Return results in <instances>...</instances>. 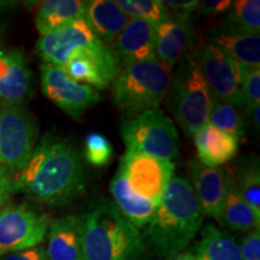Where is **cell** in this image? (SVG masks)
<instances>
[{"label":"cell","instance_id":"6da1fadb","mask_svg":"<svg viewBox=\"0 0 260 260\" xmlns=\"http://www.w3.org/2000/svg\"><path fill=\"white\" fill-rule=\"evenodd\" d=\"M14 182L15 190L24 191L41 203L68 204L84 189L82 159L69 140L45 136Z\"/></svg>","mask_w":260,"mask_h":260},{"label":"cell","instance_id":"7a4b0ae2","mask_svg":"<svg viewBox=\"0 0 260 260\" xmlns=\"http://www.w3.org/2000/svg\"><path fill=\"white\" fill-rule=\"evenodd\" d=\"M204 214L193 187L183 177H172L159 201L145 237L159 258H172L184 252L199 233Z\"/></svg>","mask_w":260,"mask_h":260},{"label":"cell","instance_id":"3957f363","mask_svg":"<svg viewBox=\"0 0 260 260\" xmlns=\"http://www.w3.org/2000/svg\"><path fill=\"white\" fill-rule=\"evenodd\" d=\"M86 260H140L144 236L115 204L103 200L82 216Z\"/></svg>","mask_w":260,"mask_h":260},{"label":"cell","instance_id":"277c9868","mask_svg":"<svg viewBox=\"0 0 260 260\" xmlns=\"http://www.w3.org/2000/svg\"><path fill=\"white\" fill-rule=\"evenodd\" d=\"M172 73L157 58L122 68L112 84L116 106L126 116L158 110L168 96Z\"/></svg>","mask_w":260,"mask_h":260},{"label":"cell","instance_id":"5b68a950","mask_svg":"<svg viewBox=\"0 0 260 260\" xmlns=\"http://www.w3.org/2000/svg\"><path fill=\"white\" fill-rule=\"evenodd\" d=\"M180 63L168 93L169 106L186 135H194L209 121L212 93L194 56L186 54Z\"/></svg>","mask_w":260,"mask_h":260},{"label":"cell","instance_id":"8992f818","mask_svg":"<svg viewBox=\"0 0 260 260\" xmlns=\"http://www.w3.org/2000/svg\"><path fill=\"white\" fill-rule=\"evenodd\" d=\"M126 149L170 160L180 154V136L175 123L161 110L132 117L121 126Z\"/></svg>","mask_w":260,"mask_h":260},{"label":"cell","instance_id":"52a82bcc","mask_svg":"<svg viewBox=\"0 0 260 260\" xmlns=\"http://www.w3.org/2000/svg\"><path fill=\"white\" fill-rule=\"evenodd\" d=\"M34 117L23 104L0 106V167L19 171L31 157L37 141Z\"/></svg>","mask_w":260,"mask_h":260},{"label":"cell","instance_id":"ba28073f","mask_svg":"<svg viewBox=\"0 0 260 260\" xmlns=\"http://www.w3.org/2000/svg\"><path fill=\"white\" fill-rule=\"evenodd\" d=\"M48 214L27 205L14 204L0 209V256L40 246L46 239Z\"/></svg>","mask_w":260,"mask_h":260},{"label":"cell","instance_id":"9c48e42d","mask_svg":"<svg viewBox=\"0 0 260 260\" xmlns=\"http://www.w3.org/2000/svg\"><path fill=\"white\" fill-rule=\"evenodd\" d=\"M213 96L239 107L243 113V65L206 42L195 57Z\"/></svg>","mask_w":260,"mask_h":260},{"label":"cell","instance_id":"30bf717a","mask_svg":"<svg viewBox=\"0 0 260 260\" xmlns=\"http://www.w3.org/2000/svg\"><path fill=\"white\" fill-rule=\"evenodd\" d=\"M119 171L135 193L158 205L169 182L174 177L175 164L170 160L126 149Z\"/></svg>","mask_w":260,"mask_h":260},{"label":"cell","instance_id":"8fae6325","mask_svg":"<svg viewBox=\"0 0 260 260\" xmlns=\"http://www.w3.org/2000/svg\"><path fill=\"white\" fill-rule=\"evenodd\" d=\"M40 71L42 93L73 118L80 119L99 102L96 89L71 80L63 68L42 64Z\"/></svg>","mask_w":260,"mask_h":260},{"label":"cell","instance_id":"7c38bea8","mask_svg":"<svg viewBox=\"0 0 260 260\" xmlns=\"http://www.w3.org/2000/svg\"><path fill=\"white\" fill-rule=\"evenodd\" d=\"M63 69L71 80L103 90L113 82L122 65L111 46L103 44L74 52Z\"/></svg>","mask_w":260,"mask_h":260},{"label":"cell","instance_id":"4fadbf2b","mask_svg":"<svg viewBox=\"0 0 260 260\" xmlns=\"http://www.w3.org/2000/svg\"><path fill=\"white\" fill-rule=\"evenodd\" d=\"M103 44L86 21L80 18L56 31L40 35L37 42V52L44 64L64 68L74 52Z\"/></svg>","mask_w":260,"mask_h":260},{"label":"cell","instance_id":"5bb4252c","mask_svg":"<svg viewBox=\"0 0 260 260\" xmlns=\"http://www.w3.org/2000/svg\"><path fill=\"white\" fill-rule=\"evenodd\" d=\"M189 169L193 190L204 216L219 220L226 197V174L222 168H210L191 159Z\"/></svg>","mask_w":260,"mask_h":260},{"label":"cell","instance_id":"9a60e30c","mask_svg":"<svg viewBox=\"0 0 260 260\" xmlns=\"http://www.w3.org/2000/svg\"><path fill=\"white\" fill-rule=\"evenodd\" d=\"M193 37L189 16H171L155 25V58L171 70L187 54Z\"/></svg>","mask_w":260,"mask_h":260},{"label":"cell","instance_id":"2e32d148","mask_svg":"<svg viewBox=\"0 0 260 260\" xmlns=\"http://www.w3.org/2000/svg\"><path fill=\"white\" fill-rule=\"evenodd\" d=\"M155 25L144 19L130 18L111 47L122 68L155 59Z\"/></svg>","mask_w":260,"mask_h":260},{"label":"cell","instance_id":"e0dca14e","mask_svg":"<svg viewBox=\"0 0 260 260\" xmlns=\"http://www.w3.org/2000/svg\"><path fill=\"white\" fill-rule=\"evenodd\" d=\"M32 76L23 53L0 50V102L23 104L31 93Z\"/></svg>","mask_w":260,"mask_h":260},{"label":"cell","instance_id":"ac0fdd59","mask_svg":"<svg viewBox=\"0 0 260 260\" xmlns=\"http://www.w3.org/2000/svg\"><path fill=\"white\" fill-rule=\"evenodd\" d=\"M45 247L48 260H86L83 253L82 216L52 220Z\"/></svg>","mask_w":260,"mask_h":260},{"label":"cell","instance_id":"d6986e66","mask_svg":"<svg viewBox=\"0 0 260 260\" xmlns=\"http://www.w3.org/2000/svg\"><path fill=\"white\" fill-rule=\"evenodd\" d=\"M210 44L236 63L248 68H260V34L229 27L214 30Z\"/></svg>","mask_w":260,"mask_h":260},{"label":"cell","instance_id":"ffe728a7","mask_svg":"<svg viewBox=\"0 0 260 260\" xmlns=\"http://www.w3.org/2000/svg\"><path fill=\"white\" fill-rule=\"evenodd\" d=\"M198 160L210 168H219L235 157L239 139L214 128L209 123L193 135Z\"/></svg>","mask_w":260,"mask_h":260},{"label":"cell","instance_id":"44dd1931","mask_svg":"<svg viewBox=\"0 0 260 260\" xmlns=\"http://www.w3.org/2000/svg\"><path fill=\"white\" fill-rule=\"evenodd\" d=\"M83 19L94 34L107 46L115 42L116 38L130 21L116 2L111 0L86 2Z\"/></svg>","mask_w":260,"mask_h":260},{"label":"cell","instance_id":"7402d4cb","mask_svg":"<svg viewBox=\"0 0 260 260\" xmlns=\"http://www.w3.org/2000/svg\"><path fill=\"white\" fill-rule=\"evenodd\" d=\"M111 193L115 206L135 228L140 230L151 222L158 205L135 193L119 170L112 180Z\"/></svg>","mask_w":260,"mask_h":260},{"label":"cell","instance_id":"603a6c76","mask_svg":"<svg viewBox=\"0 0 260 260\" xmlns=\"http://www.w3.org/2000/svg\"><path fill=\"white\" fill-rule=\"evenodd\" d=\"M225 174L226 197L219 220L233 232L248 233L259 229L260 218L255 216L249 205L242 198L235 183L233 172L225 170Z\"/></svg>","mask_w":260,"mask_h":260},{"label":"cell","instance_id":"cb8c5ba5","mask_svg":"<svg viewBox=\"0 0 260 260\" xmlns=\"http://www.w3.org/2000/svg\"><path fill=\"white\" fill-rule=\"evenodd\" d=\"M86 2L81 0H47L35 12V25L41 35L67 27L83 18Z\"/></svg>","mask_w":260,"mask_h":260},{"label":"cell","instance_id":"d4e9b609","mask_svg":"<svg viewBox=\"0 0 260 260\" xmlns=\"http://www.w3.org/2000/svg\"><path fill=\"white\" fill-rule=\"evenodd\" d=\"M193 254L197 260H242L239 243L214 224L204 226Z\"/></svg>","mask_w":260,"mask_h":260},{"label":"cell","instance_id":"484cf974","mask_svg":"<svg viewBox=\"0 0 260 260\" xmlns=\"http://www.w3.org/2000/svg\"><path fill=\"white\" fill-rule=\"evenodd\" d=\"M233 176L242 198L255 216L260 218V167L258 155L243 158L237 164Z\"/></svg>","mask_w":260,"mask_h":260},{"label":"cell","instance_id":"4316f807","mask_svg":"<svg viewBox=\"0 0 260 260\" xmlns=\"http://www.w3.org/2000/svg\"><path fill=\"white\" fill-rule=\"evenodd\" d=\"M243 113L239 107L232 104L217 99L212 95V107H211L207 123L220 132L240 139L245 133L243 130Z\"/></svg>","mask_w":260,"mask_h":260},{"label":"cell","instance_id":"83f0119b","mask_svg":"<svg viewBox=\"0 0 260 260\" xmlns=\"http://www.w3.org/2000/svg\"><path fill=\"white\" fill-rule=\"evenodd\" d=\"M116 4L129 18L144 19L154 25L171 17L169 10L159 0H117Z\"/></svg>","mask_w":260,"mask_h":260},{"label":"cell","instance_id":"f1b7e54d","mask_svg":"<svg viewBox=\"0 0 260 260\" xmlns=\"http://www.w3.org/2000/svg\"><path fill=\"white\" fill-rule=\"evenodd\" d=\"M229 21L232 27L259 32L260 2L259 0H237L230 6Z\"/></svg>","mask_w":260,"mask_h":260},{"label":"cell","instance_id":"f546056e","mask_svg":"<svg viewBox=\"0 0 260 260\" xmlns=\"http://www.w3.org/2000/svg\"><path fill=\"white\" fill-rule=\"evenodd\" d=\"M112 145L99 133H89L84 140V157L94 167H104L112 159Z\"/></svg>","mask_w":260,"mask_h":260},{"label":"cell","instance_id":"4dcf8cb0","mask_svg":"<svg viewBox=\"0 0 260 260\" xmlns=\"http://www.w3.org/2000/svg\"><path fill=\"white\" fill-rule=\"evenodd\" d=\"M242 96L243 115L248 116L260 106V68L243 67Z\"/></svg>","mask_w":260,"mask_h":260},{"label":"cell","instance_id":"1f68e13d","mask_svg":"<svg viewBox=\"0 0 260 260\" xmlns=\"http://www.w3.org/2000/svg\"><path fill=\"white\" fill-rule=\"evenodd\" d=\"M242 260H260V230L246 233L239 245Z\"/></svg>","mask_w":260,"mask_h":260},{"label":"cell","instance_id":"d6a6232c","mask_svg":"<svg viewBox=\"0 0 260 260\" xmlns=\"http://www.w3.org/2000/svg\"><path fill=\"white\" fill-rule=\"evenodd\" d=\"M232 4L233 2H230V0H203L198 4L197 11H199V14L201 15L206 16L219 15L226 12Z\"/></svg>","mask_w":260,"mask_h":260},{"label":"cell","instance_id":"836d02e7","mask_svg":"<svg viewBox=\"0 0 260 260\" xmlns=\"http://www.w3.org/2000/svg\"><path fill=\"white\" fill-rule=\"evenodd\" d=\"M0 260H48L45 247L37 246L0 256Z\"/></svg>","mask_w":260,"mask_h":260},{"label":"cell","instance_id":"e575fe53","mask_svg":"<svg viewBox=\"0 0 260 260\" xmlns=\"http://www.w3.org/2000/svg\"><path fill=\"white\" fill-rule=\"evenodd\" d=\"M162 5L175 12L176 16H189L198 8V0H164Z\"/></svg>","mask_w":260,"mask_h":260},{"label":"cell","instance_id":"d590c367","mask_svg":"<svg viewBox=\"0 0 260 260\" xmlns=\"http://www.w3.org/2000/svg\"><path fill=\"white\" fill-rule=\"evenodd\" d=\"M15 190V182L9 170L4 167H0V200L5 201L9 195Z\"/></svg>","mask_w":260,"mask_h":260},{"label":"cell","instance_id":"8d00e7d4","mask_svg":"<svg viewBox=\"0 0 260 260\" xmlns=\"http://www.w3.org/2000/svg\"><path fill=\"white\" fill-rule=\"evenodd\" d=\"M169 260H197V258H195L193 252H182L180 254L172 256Z\"/></svg>","mask_w":260,"mask_h":260},{"label":"cell","instance_id":"74e56055","mask_svg":"<svg viewBox=\"0 0 260 260\" xmlns=\"http://www.w3.org/2000/svg\"><path fill=\"white\" fill-rule=\"evenodd\" d=\"M259 113H260V106L255 107L254 110L251 112V115L253 116V121H254V124L256 126V129H259L260 125V118H259Z\"/></svg>","mask_w":260,"mask_h":260},{"label":"cell","instance_id":"f35d334b","mask_svg":"<svg viewBox=\"0 0 260 260\" xmlns=\"http://www.w3.org/2000/svg\"><path fill=\"white\" fill-rule=\"evenodd\" d=\"M3 203H4V201H2V200H0V205H2Z\"/></svg>","mask_w":260,"mask_h":260},{"label":"cell","instance_id":"ab89813d","mask_svg":"<svg viewBox=\"0 0 260 260\" xmlns=\"http://www.w3.org/2000/svg\"><path fill=\"white\" fill-rule=\"evenodd\" d=\"M4 4H3V3H0V6H3Z\"/></svg>","mask_w":260,"mask_h":260}]
</instances>
